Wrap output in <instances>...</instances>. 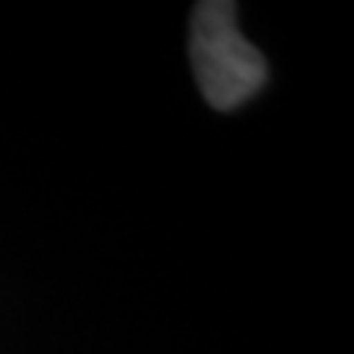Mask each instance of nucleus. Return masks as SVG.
<instances>
[{"label": "nucleus", "mask_w": 354, "mask_h": 354, "mask_svg": "<svg viewBox=\"0 0 354 354\" xmlns=\"http://www.w3.org/2000/svg\"><path fill=\"white\" fill-rule=\"evenodd\" d=\"M189 57L207 104L216 109L245 104L269 77L263 53L239 32L236 3L230 0L195 6Z\"/></svg>", "instance_id": "obj_1"}]
</instances>
